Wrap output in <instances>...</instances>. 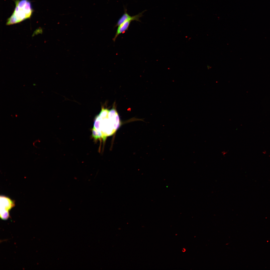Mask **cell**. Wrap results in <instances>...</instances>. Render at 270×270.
Here are the masks:
<instances>
[{
  "instance_id": "1",
  "label": "cell",
  "mask_w": 270,
  "mask_h": 270,
  "mask_svg": "<svg viewBox=\"0 0 270 270\" xmlns=\"http://www.w3.org/2000/svg\"><path fill=\"white\" fill-rule=\"evenodd\" d=\"M122 124L115 104L109 110L102 107L99 114L95 118L92 129V136L95 140L104 142L107 138L113 134Z\"/></svg>"
},
{
  "instance_id": "2",
  "label": "cell",
  "mask_w": 270,
  "mask_h": 270,
  "mask_svg": "<svg viewBox=\"0 0 270 270\" xmlns=\"http://www.w3.org/2000/svg\"><path fill=\"white\" fill-rule=\"evenodd\" d=\"M14 11L7 21L6 24L10 25L29 18L33 12L31 2L28 0H16Z\"/></svg>"
},
{
  "instance_id": "3",
  "label": "cell",
  "mask_w": 270,
  "mask_h": 270,
  "mask_svg": "<svg viewBox=\"0 0 270 270\" xmlns=\"http://www.w3.org/2000/svg\"><path fill=\"white\" fill-rule=\"evenodd\" d=\"M14 201L4 196H0V217L2 220L9 217V211L15 206Z\"/></svg>"
},
{
  "instance_id": "4",
  "label": "cell",
  "mask_w": 270,
  "mask_h": 270,
  "mask_svg": "<svg viewBox=\"0 0 270 270\" xmlns=\"http://www.w3.org/2000/svg\"><path fill=\"white\" fill-rule=\"evenodd\" d=\"M144 12L143 11L136 15L131 16L127 13L126 8H124V13L120 18L117 23L115 26V27L118 26L125 21L128 20H132L133 21L136 20L140 22V18L142 16V14Z\"/></svg>"
},
{
  "instance_id": "5",
  "label": "cell",
  "mask_w": 270,
  "mask_h": 270,
  "mask_svg": "<svg viewBox=\"0 0 270 270\" xmlns=\"http://www.w3.org/2000/svg\"><path fill=\"white\" fill-rule=\"evenodd\" d=\"M132 21V20H126L118 26L114 36L113 39L114 42L115 41L116 38L119 34L124 33L128 30L130 23Z\"/></svg>"
},
{
  "instance_id": "6",
  "label": "cell",
  "mask_w": 270,
  "mask_h": 270,
  "mask_svg": "<svg viewBox=\"0 0 270 270\" xmlns=\"http://www.w3.org/2000/svg\"><path fill=\"white\" fill-rule=\"evenodd\" d=\"M226 152H225V151H224V152H222V154L223 155H224V154H226Z\"/></svg>"
}]
</instances>
